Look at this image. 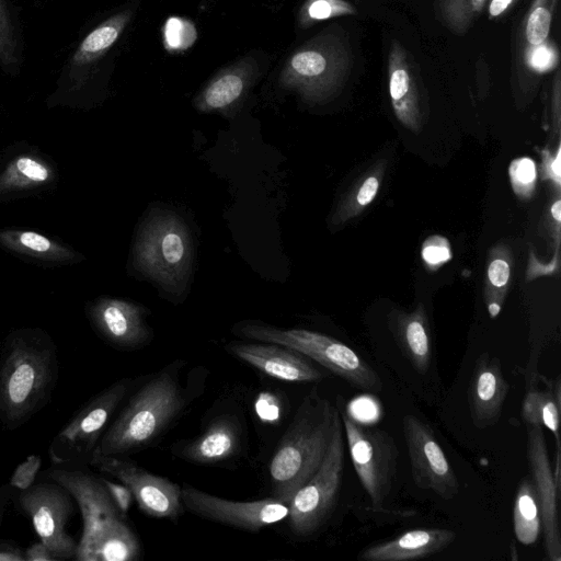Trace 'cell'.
<instances>
[{
  "label": "cell",
  "instance_id": "f35d334b",
  "mask_svg": "<svg viewBox=\"0 0 561 561\" xmlns=\"http://www.w3.org/2000/svg\"><path fill=\"white\" fill-rule=\"evenodd\" d=\"M540 179L549 181L554 193H561V145L557 144L554 149L546 148L541 152L539 168Z\"/></svg>",
  "mask_w": 561,
  "mask_h": 561
},
{
  "label": "cell",
  "instance_id": "5bb4252c",
  "mask_svg": "<svg viewBox=\"0 0 561 561\" xmlns=\"http://www.w3.org/2000/svg\"><path fill=\"white\" fill-rule=\"evenodd\" d=\"M181 497L184 508L194 515L250 533L283 520L289 513L288 505L274 497L236 502L186 483L181 486Z\"/></svg>",
  "mask_w": 561,
  "mask_h": 561
},
{
  "label": "cell",
  "instance_id": "f1b7e54d",
  "mask_svg": "<svg viewBox=\"0 0 561 561\" xmlns=\"http://www.w3.org/2000/svg\"><path fill=\"white\" fill-rule=\"evenodd\" d=\"M51 178L53 170L47 163L26 154L15 157L0 173V195L41 187Z\"/></svg>",
  "mask_w": 561,
  "mask_h": 561
},
{
  "label": "cell",
  "instance_id": "7bdbcfd3",
  "mask_svg": "<svg viewBox=\"0 0 561 561\" xmlns=\"http://www.w3.org/2000/svg\"><path fill=\"white\" fill-rule=\"evenodd\" d=\"M112 500L122 514L126 516L131 502L134 501L133 493L123 483H116L107 479L102 478Z\"/></svg>",
  "mask_w": 561,
  "mask_h": 561
},
{
  "label": "cell",
  "instance_id": "60d3db41",
  "mask_svg": "<svg viewBox=\"0 0 561 561\" xmlns=\"http://www.w3.org/2000/svg\"><path fill=\"white\" fill-rule=\"evenodd\" d=\"M543 232L552 241L554 250H559L561 241V193H554L543 214Z\"/></svg>",
  "mask_w": 561,
  "mask_h": 561
},
{
  "label": "cell",
  "instance_id": "681fc988",
  "mask_svg": "<svg viewBox=\"0 0 561 561\" xmlns=\"http://www.w3.org/2000/svg\"><path fill=\"white\" fill-rule=\"evenodd\" d=\"M1 522H2V506H1V501H0V526H1Z\"/></svg>",
  "mask_w": 561,
  "mask_h": 561
},
{
  "label": "cell",
  "instance_id": "7402d4cb",
  "mask_svg": "<svg viewBox=\"0 0 561 561\" xmlns=\"http://www.w3.org/2000/svg\"><path fill=\"white\" fill-rule=\"evenodd\" d=\"M388 328L402 355L419 375H426L432 362V339L426 310L419 304L413 311L392 310Z\"/></svg>",
  "mask_w": 561,
  "mask_h": 561
},
{
  "label": "cell",
  "instance_id": "8d00e7d4",
  "mask_svg": "<svg viewBox=\"0 0 561 561\" xmlns=\"http://www.w3.org/2000/svg\"><path fill=\"white\" fill-rule=\"evenodd\" d=\"M524 59L529 70L536 73H542L553 69L558 65L559 56L553 43L547 39L540 45L526 48Z\"/></svg>",
  "mask_w": 561,
  "mask_h": 561
},
{
  "label": "cell",
  "instance_id": "e575fe53",
  "mask_svg": "<svg viewBox=\"0 0 561 561\" xmlns=\"http://www.w3.org/2000/svg\"><path fill=\"white\" fill-rule=\"evenodd\" d=\"M196 38V28L190 20L170 16L163 26V43L169 51L186 50Z\"/></svg>",
  "mask_w": 561,
  "mask_h": 561
},
{
  "label": "cell",
  "instance_id": "d6986e66",
  "mask_svg": "<svg viewBox=\"0 0 561 561\" xmlns=\"http://www.w3.org/2000/svg\"><path fill=\"white\" fill-rule=\"evenodd\" d=\"M508 390L501 359L488 352L479 355L468 387L469 413L477 428L485 430L500 421Z\"/></svg>",
  "mask_w": 561,
  "mask_h": 561
},
{
  "label": "cell",
  "instance_id": "4dcf8cb0",
  "mask_svg": "<svg viewBox=\"0 0 561 561\" xmlns=\"http://www.w3.org/2000/svg\"><path fill=\"white\" fill-rule=\"evenodd\" d=\"M488 0H439L438 18L457 35H462L486 8Z\"/></svg>",
  "mask_w": 561,
  "mask_h": 561
},
{
  "label": "cell",
  "instance_id": "f6af8a7d",
  "mask_svg": "<svg viewBox=\"0 0 561 561\" xmlns=\"http://www.w3.org/2000/svg\"><path fill=\"white\" fill-rule=\"evenodd\" d=\"M519 0H488L486 9L490 20L500 19L512 10Z\"/></svg>",
  "mask_w": 561,
  "mask_h": 561
},
{
  "label": "cell",
  "instance_id": "f546056e",
  "mask_svg": "<svg viewBox=\"0 0 561 561\" xmlns=\"http://www.w3.org/2000/svg\"><path fill=\"white\" fill-rule=\"evenodd\" d=\"M514 533L525 546L537 541L541 533V516L531 480L524 478L517 488L513 507Z\"/></svg>",
  "mask_w": 561,
  "mask_h": 561
},
{
  "label": "cell",
  "instance_id": "ee69618b",
  "mask_svg": "<svg viewBox=\"0 0 561 561\" xmlns=\"http://www.w3.org/2000/svg\"><path fill=\"white\" fill-rule=\"evenodd\" d=\"M24 557L26 561H58L42 541L32 543L24 551Z\"/></svg>",
  "mask_w": 561,
  "mask_h": 561
},
{
  "label": "cell",
  "instance_id": "d590c367",
  "mask_svg": "<svg viewBox=\"0 0 561 561\" xmlns=\"http://www.w3.org/2000/svg\"><path fill=\"white\" fill-rule=\"evenodd\" d=\"M19 62L18 42L10 12L4 0H0V64L7 68Z\"/></svg>",
  "mask_w": 561,
  "mask_h": 561
},
{
  "label": "cell",
  "instance_id": "836d02e7",
  "mask_svg": "<svg viewBox=\"0 0 561 561\" xmlns=\"http://www.w3.org/2000/svg\"><path fill=\"white\" fill-rule=\"evenodd\" d=\"M510 182L514 194L520 201H529L536 190L538 169L529 157L512 160L508 167Z\"/></svg>",
  "mask_w": 561,
  "mask_h": 561
},
{
  "label": "cell",
  "instance_id": "bcb514c9",
  "mask_svg": "<svg viewBox=\"0 0 561 561\" xmlns=\"http://www.w3.org/2000/svg\"><path fill=\"white\" fill-rule=\"evenodd\" d=\"M552 123L557 136L560 135V72L557 71L552 89Z\"/></svg>",
  "mask_w": 561,
  "mask_h": 561
},
{
  "label": "cell",
  "instance_id": "ffe728a7",
  "mask_svg": "<svg viewBox=\"0 0 561 561\" xmlns=\"http://www.w3.org/2000/svg\"><path fill=\"white\" fill-rule=\"evenodd\" d=\"M241 446V425L231 414L213 420L207 428L193 440L173 445L172 453L186 461L215 465L232 458Z\"/></svg>",
  "mask_w": 561,
  "mask_h": 561
},
{
  "label": "cell",
  "instance_id": "cb8c5ba5",
  "mask_svg": "<svg viewBox=\"0 0 561 561\" xmlns=\"http://www.w3.org/2000/svg\"><path fill=\"white\" fill-rule=\"evenodd\" d=\"M538 379L546 382L547 388L539 390L538 385H530L522 404V417L526 425L547 427L556 439V450H561L559 421L561 408L560 377L547 379L539 374Z\"/></svg>",
  "mask_w": 561,
  "mask_h": 561
},
{
  "label": "cell",
  "instance_id": "7dc6e473",
  "mask_svg": "<svg viewBox=\"0 0 561 561\" xmlns=\"http://www.w3.org/2000/svg\"><path fill=\"white\" fill-rule=\"evenodd\" d=\"M0 561H25L24 551L8 541H0Z\"/></svg>",
  "mask_w": 561,
  "mask_h": 561
},
{
  "label": "cell",
  "instance_id": "c3c4849f",
  "mask_svg": "<svg viewBox=\"0 0 561 561\" xmlns=\"http://www.w3.org/2000/svg\"><path fill=\"white\" fill-rule=\"evenodd\" d=\"M257 413L261 417L265 420H274L278 415V407L274 404V401L267 397L266 399L262 397L257 402Z\"/></svg>",
  "mask_w": 561,
  "mask_h": 561
},
{
  "label": "cell",
  "instance_id": "30bf717a",
  "mask_svg": "<svg viewBox=\"0 0 561 561\" xmlns=\"http://www.w3.org/2000/svg\"><path fill=\"white\" fill-rule=\"evenodd\" d=\"M133 386L122 378L85 402L53 438L48 455L55 466L89 461L107 423Z\"/></svg>",
  "mask_w": 561,
  "mask_h": 561
},
{
  "label": "cell",
  "instance_id": "ab89813d",
  "mask_svg": "<svg viewBox=\"0 0 561 561\" xmlns=\"http://www.w3.org/2000/svg\"><path fill=\"white\" fill-rule=\"evenodd\" d=\"M41 466V457L38 455H30L14 469L10 478V485L20 491L28 489L35 483Z\"/></svg>",
  "mask_w": 561,
  "mask_h": 561
},
{
  "label": "cell",
  "instance_id": "4316f807",
  "mask_svg": "<svg viewBox=\"0 0 561 561\" xmlns=\"http://www.w3.org/2000/svg\"><path fill=\"white\" fill-rule=\"evenodd\" d=\"M251 79L250 65L240 62L218 75L201 92L195 106L201 112L226 111L238 102Z\"/></svg>",
  "mask_w": 561,
  "mask_h": 561
},
{
  "label": "cell",
  "instance_id": "8992f818",
  "mask_svg": "<svg viewBox=\"0 0 561 561\" xmlns=\"http://www.w3.org/2000/svg\"><path fill=\"white\" fill-rule=\"evenodd\" d=\"M233 332L245 340L290 347L355 388L370 393L382 390L377 371L353 348L329 335L306 329H279L254 321L237 324Z\"/></svg>",
  "mask_w": 561,
  "mask_h": 561
},
{
  "label": "cell",
  "instance_id": "6da1fadb",
  "mask_svg": "<svg viewBox=\"0 0 561 561\" xmlns=\"http://www.w3.org/2000/svg\"><path fill=\"white\" fill-rule=\"evenodd\" d=\"M59 377L57 350L39 329H20L0 354V421L7 430L28 422L50 400Z\"/></svg>",
  "mask_w": 561,
  "mask_h": 561
},
{
  "label": "cell",
  "instance_id": "e0dca14e",
  "mask_svg": "<svg viewBox=\"0 0 561 561\" xmlns=\"http://www.w3.org/2000/svg\"><path fill=\"white\" fill-rule=\"evenodd\" d=\"M388 83L392 111L408 129L417 133L425 123V100L412 55L392 41L388 54Z\"/></svg>",
  "mask_w": 561,
  "mask_h": 561
},
{
  "label": "cell",
  "instance_id": "484cf974",
  "mask_svg": "<svg viewBox=\"0 0 561 561\" xmlns=\"http://www.w3.org/2000/svg\"><path fill=\"white\" fill-rule=\"evenodd\" d=\"M130 16L129 10L118 12L99 24L81 41L69 62L70 75L73 78L75 76L80 78L83 70L114 45L128 24Z\"/></svg>",
  "mask_w": 561,
  "mask_h": 561
},
{
  "label": "cell",
  "instance_id": "74e56055",
  "mask_svg": "<svg viewBox=\"0 0 561 561\" xmlns=\"http://www.w3.org/2000/svg\"><path fill=\"white\" fill-rule=\"evenodd\" d=\"M421 256L428 271L438 270L451 259L448 240L439 234L428 237L422 244Z\"/></svg>",
  "mask_w": 561,
  "mask_h": 561
},
{
  "label": "cell",
  "instance_id": "1f68e13d",
  "mask_svg": "<svg viewBox=\"0 0 561 561\" xmlns=\"http://www.w3.org/2000/svg\"><path fill=\"white\" fill-rule=\"evenodd\" d=\"M557 0H535L527 13L524 27L526 48L540 45L548 39Z\"/></svg>",
  "mask_w": 561,
  "mask_h": 561
},
{
  "label": "cell",
  "instance_id": "b9f144b4",
  "mask_svg": "<svg viewBox=\"0 0 561 561\" xmlns=\"http://www.w3.org/2000/svg\"><path fill=\"white\" fill-rule=\"evenodd\" d=\"M560 249L554 250L553 259L547 263H541L536 256L533 250L529 251L528 265L526 271V280L530 282L537 277L552 275L559 270V257H560Z\"/></svg>",
  "mask_w": 561,
  "mask_h": 561
},
{
  "label": "cell",
  "instance_id": "9c48e42d",
  "mask_svg": "<svg viewBox=\"0 0 561 561\" xmlns=\"http://www.w3.org/2000/svg\"><path fill=\"white\" fill-rule=\"evenodd\" d=\"M344 431L340 411L324 457L313 476L288 503V526L298 537L320 530L331 517L341 491L344 466Z\"/></svg>",
  "mask_w": 561,
  "mask_h": 561
},
{
  "label": "cell",
  "instance_id": "2e32d148",
  "mask_svg": "<svg viewBox=\"0 0 561 561\" xmlns=\"http://www.w3.org/2000/svg\"><path fill=\"white\" fill-rule=\"evenodd\" d=\"M147 314L148 310L140 305L110 297L95 300L88 311L96 333L119 350H136L149 342L151 331Z\"/></svg>",
  "mask_w": 561,
  "mask_h": 561
},
{
  "label": "cell",
  "instance_id": "7a4b0ae2",
  "mask_svg": "<svg viewBox=\"0 0 561 561\" xmlns=\"http://www.w3.org/2000/svg\"><path fill=\"white\" fill-rule=\"evenodd\" d=\"M47 476L71 494L82 515V535L75 560L134 561L139 557V540L102 478L62 467L48 470Z\"/></svg>",
  "mask_w": 561,
  "mask_h": 561
},
{
  "label": "cell",
  "instance_id": "ba28073f",
  "mask_svg": "<svg viewBox=\"0 0 561 561\" xmlns=\"http://www.w3.org/2000/svg\"><path fill=\"white\" fill-rule=\"evenodd\" d=\"M345 439L353 467L375 508H382L398 471L399 449L394 437L380 427L359 423L337 398Z\"/></svg>",
  "mask_w": 561,
  "mask_h": 561
},
{
  "label": "cell",
  "instance_id": "44dd1931",
  "mask_svg": "<svg viewBox=\"0 0 561 561\" xmlns=\"http://www.w3.org/2000/svg\"><path fill=\"white\" fill-rule=\"evenodd\" d=\"M456 533L446 528H417L363 549V561H408L427 558L450 546Z\"/></svg>",
  "mask_w": 561,
  "mask_h": 561
},
{
  "label": "cell",
  "instance_id": "ac0fdd59",
  "mask_svg": "<svg viewBox=\"0 0 561 561\" xmlns=\"http://www.w3.org/2000/svg\"><path fill=\"white\" fill-rule=\"evenodd\" d=\"M226 350L272 378L293 382H317L327 377L308 357L280 344L234 341L227 344Z\"/></svg>",
  "mask_w": 561,
  "mask_h": 561
},
{
  "label": "cell",
  "instance_id": "d6a6232c",
  "mask_svg": "<svg viewBox=\"0 0 561 561\" xmlns=\"http://www.w3.org/2000/svg\"><path fill=\"white\" fill-rule=\"evenodd\" d=\"M356 8L346 0H307L299 12L301 27H309L317 22L356 14Z\"/></svg>",
  "mask_w": 561,
  "mask_h": 561
},
{
  "label": "cell",
  "instance_id": "52a82bcc",
  "mask_svg": "<svg viewBox=\"0 0 561 561\" xmlns=\"http://www.w3.org/2000/svg\"><path fill=\"white\" fill-rule=\"evenodd\" d=\"M352 67L353 53L345 36L323 32L289 57L279 82L308 103H322L341 90Z\"/></svg>",
  "mask_w": 561,
  "mask_h": 561
},
{
  "label": "cell",
  "instance_id": "5b68a950",
  "mask_svg": "<svg viewBox=\"0 0 561 561\" xmlns=\"http://www.w3.org/2000/svg\"><path fill=\"white\" fill-rule=\"evenodd\" d=\"M133 262L164 291L183 294L193 262L192 236L183 218L170 210L152 211L139 228Z\"/></svg>",
  "mask_w": 561,
  "mask_h": 561
},
{
  "label": "cell",
  "instance_id": "7c38bea8",
  "mask_svg": "<svg viewBox=\"0 0 561 561\" xmlns=\"http://www.w3.org/2000/svg\"><path fill=\"white\" fill-rule=\"evenodd\" d=\"M88 462L125 484L148 516L176 519L184 513L179 484L140 468L125 456L102 455L94 448Z\"/></svg>",
  "mask_w": 561,
  "mask_h": 561
},
{
  "label": "cell",
  "instance_id": "83f0119b",
  "mask_svg": "<svg viewBox=\"0 0 561 561\" xmlns=\"http://www.w3.org/2000/svg\"><path fill=\"white\" fill-rule=\"evenodd\" d=\"M513 267L510 247L499 242L489 251L483 297L491 318H495L503 307L508 293Z\"/></svg>",
  "mask_w": 561,
  "mask_h": 561
},
{
  "label": "cell",
  "instance_id": "9a60e30c",
  "mask_svg": "<svg viewBox=\"0 0 561 561\" xmlns=\"http://www.w3.org/2000/svg\"><path fill=\"white\" fill-rule=\"evenodd\" d=\"M526 454L530 480L538 500L545 552L550 561H561V533L558 502L560 484L557 483L550 462L543 427L527 425Z\"/></svg>",
  "mask_w": 561,
  "mask_h": 561
},
{
  "label": "cell",
  "instance_id": "603a6c76",
  "mask_svg": "<svg viewBox=\"0 0 561 561\" xmlns=\"http://www.w3.org/2000/svg\"><path fill=\"white\" fill-rule=\"evenodd\" d=\"M387 164L386 159H378L351 184L331 215L332 227L345 225L371 204L380 190Z\"/></svg>",
  "mask_w": 561,
  "mask_h": 561
},
{
  "label": "cell",
  "instance_id": "8fae6325",
  "mask_svg": "<svg viewBox=\"0 0 561 561\" xmlns=\"http://www.w3.org/2000/svg\"><path fill=\"white\" fill-rule=\"evenodd\" d=\"M20 508L30 517L41 541L60 560L75 559L77 542L66 526L75 512V499L56 482H35L21 491Z\"/></svg>",
  "mask_w": 561,
  "mask_h": 561
},
{
  "label": "cell",
  "instance_id": "d4e9b609",
  "mask_svg": "<svg viewBox=\"0 0 561 561\" xmlns=\"http://www.w3.org/2000/svg\"><path fill=\"white\" fill-rule=\"evenodd\" d=\"M0 245L15 254L45 263L69 264L79 260L72 249L31 230L2 229Z\"/></svg>",
  "mask_w": 561,
  "mask_h": 561
},
{
  "label": "cell",
  "instance_id": "277c9868",
  "mask_svg": "<svg viewBox=\"0 0 561 561\" xmlns=\"http://www.w3.org/2000/svg\"><path fill=\"white\" fill-rule=\"evenodd\" d=\"M180 359L149 378L128 400L102 434L95 449L102 455L126 456L152 443L188 402L182 388Z\"/></svg>",
  "mask_w": 561,
  "mask_h": 561
},
{
  "label": "cell",
  "instance_id": "4fadbf2b",
  "mask_svg": "<svg viewBox=\"0 0 561 561\" xmlns=\"http://www.w3.org/2000/svg\"><path fill=\"white\" fill-rule=\"evenodd\" d=\"M402 432L415 485L444 500L454 499L459 492V481L432 427L415 415L407 414Z\"/></svg>",
  "mask_w": 561,
  "mask_h": 561
},
{
  "label": "cell",
  "instance_id": "3957f363",
  "mask_svg": "<svg viewBox=\"0 0 561 561\" xmlns=\"http://www.w3.org/2000/svg\"><path fill=\"white\" fill-rule=\"evenodd\" d=\"M336 405L313 388L299 404L270 462L273 497L287 504L319 468L330 443Z\"/></svg>",
  "mask_w": 561,
  "mask_h": 561
}]
</instances>
